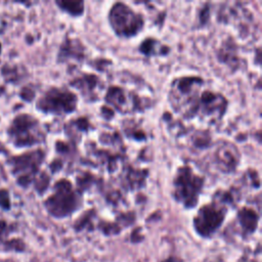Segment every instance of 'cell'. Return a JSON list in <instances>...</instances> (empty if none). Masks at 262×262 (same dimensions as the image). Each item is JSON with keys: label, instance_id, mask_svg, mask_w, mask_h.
<instances>
[{"label": "cell", "instance_id": "cell-1", "mask_svg": "<svg viewBox=\"0 0 262 262\" xmlns=\"http://www.w3.org/2000/svg\"><path fill=\"white\" fill-rule=\"evenodd\" d=\"M203 81L195 77L179 78L173 83L170 100L176 111H183L184 117L191 118L198 113V88Z\"/></svg>", "mask_w": 262, "mask_h": 262}, {"label": "cell", "instance_id": "cell-6", "mask_svg": "<svg viewBox=\"0 0 262 262\" xmlns=\"http://www.w3.org/2000/svg\"><path fill=\"white\" fill-rule=\"evenodd\" d=\"M38 122L28 115H21L14 119L9 133L17 145H33L40 142Z\"/></svg>", "mask_w": 262, "mask_h": 262}, {"label": "cell", "instance_id": "cell-11", "mask_svg": "<svg viewBox=\"0 0 262 262\" xmlns=\"http://www.w3.org/2000/svg\"><path fill=\"white\" fill-rule=\"evenodd\" d=\"M168 262H175V261H172V260H170V261H168Z\"/></svg>", "mask_w": 262, "mask_h": 262}, {"label": "cell", "instance_id": "cell-2", "mask_svg": "<svg viewBox=\"0 0 262 262\" xmlns=\"http://www.w3.org/2000/svg\"><path fill=\"white\" fill-rule=\"evenodd\" d=\"M203 184L204 180L190 167H181L173 181V195L184 207L192 208L198 203Z\"/></svg>", "mask_w": 262, "mask_h": 262}, {"label": "cell", "instance_id": "cell-7", "mask_svg": "<svg viewBox=\"0 0 262 262\" xmlns=\"http://www.w3.org/2000/svg\"><path fill=\"white\" fill-rule=\"evenodd\" d=\"M224 211L215 204L204 206L195 218V227L203 234H209L215 231L222 223Z\"/></svg>", "mask_w": 262, "mask_h": 262}, {"label": "cell", "instance_id": "cell-9", "mask_svg": "<svg viewBox=\"0 0 262 262\" xmlns=\"http://www.w3.org/2000/svg\"><path fill=\"white\" fill-rule=\"evenodd\" d=\"M42 152L40 151H34L30 154L23 155L21 157L14 159L15 161V170L25 171V175L20 178H30L32 174H34L38 170V166L40 165V162L42 161Z\"/></svg>", "mask_w": 262, "mask_h": 262}, {"label": "cell", "instance_id": "cell-8", "mask_svg": "<svg viewBox=\"0 0 262 262\" xmlns=\"http://www.w3.org/2000/svg\"><path fill=\"white\" fill-rule=\"evenodd\" d=\"M225 108L226 100L219 94L205 91L199 98L198 111H201L205 116L220 117L224 113Z\"/></svg>", "mask_w": 262, "mask_h": 262}, {"label": "cell", "instance_id": "cell-5", "mask_svg": "<svg viewBox=\"0 0 262 262\" xmlns=\"http://www.w3.org/2000/svg\"><path fill=\"white\" fill-rule=\"evenodd\" d=\"M38 108L44 113L63 115L72 113L77 106V96L67 89L52 88L38 101Z\"/></svg>", "mask_w": 262, "mask_h": 262}, {"label": "cell", "instance_id": "cell-3", "mask_svg": "<svg viewBox=\"0 0 262 262\" xmlns=\"http://www.w3.org/2000/svg\"><path fill=\"white\" fill-rule=\"evenodd\" d=\"M108 21L115 33L121 37L137 35L142 30L144 24L142 16L124 3L113 5L108 13Z\"/></svg>", "mask_w": 262, "mask_h": 262}, {"label": "cell", "instance_id": "cell-4", "mask_svg": "<svg viewBox=\"0 0 262 262\" xmlns=\"http://www.w3.org/2000/svg\"><path fill=\"white\" fill-rule=\"evenodd\" d=\"M48 211L57 217L71 214L79 207V198L74 190L71 182L61 179L55 183L54 192L46 201Z\"/></svg>", "mask_w": 262, "mask_h": 262}, {"label": "cell", "instance_id": "cell-10", "mask_svg": "<svg viewBox=\"0 0 262 262\" xmlns=\"http://www.w3.org/2000/svg\"><path fill=\"white\" fill-rule=\"evenodd\" d=\"M217 162L221 166L222 169L232 170L235 168L237 163L236 152L232 151V148L229 146H220L218 148L217 154Z\"/></svg>", "mask_w": 262, "mask_h": 262}]
</instances>
